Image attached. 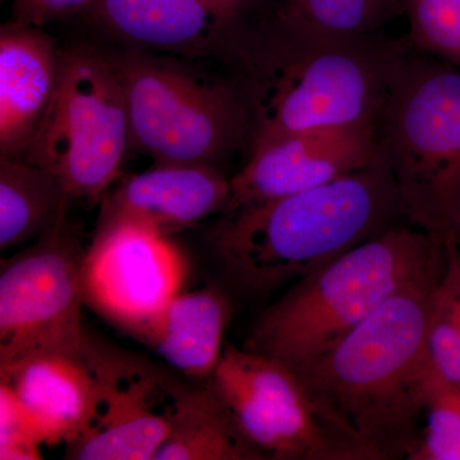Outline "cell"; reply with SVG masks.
I'll return each mask as SVG.
<instances>
[{
  "label": "cell",
  "instance_id": "obj_1",
  "mask_svg": "<svg viewBox=\"0 0 460 460\" xmlns=\"http://www.w3.org/2000/svg\"><path fill=\"white\" fill-rule=\"evenodd\" d=\"M447 265L402 288L334 347L293 368L320 416L362 460L410 459L420 443L434 378L429 313Z\"/></svg>",
  "mask_w": 460,
  "mask_h": 460
},
{
  "label": "cell",
  "instance_id": "obj_2",
  "mask_svg": "<svg viewBox=\"0 0 460 460\" xmlns=\"http://www.w3.org/2000/svg\"><path fill=\"white\" fill-rule=\"evenodd\" d=\"M399 210L394 181L378 155L316 189L224 214L211 244L230 279L266 295L389 228Z\"/></svg>",
  "mask_w": 460,
  "mask_h": 460
},
{
  "label": "cell",
  "instance_id": "obj_3",
  "mask_svg": "<svg viewBox=\"0 0 460 460\" xmlns=\"http://www.w3.org/2000/svg\"><path fill=\"white\" fill-rule=\"evenodd\" d=\"M447 261L440 239L422 229L389 226L296 280L257 319L244 349L293 370L334 347L399 290Z\"/></svg>",
  "mask_w": 460,
  "mask_h": 460
},
{
  "label": "cell",
  "instance_id": "obj_4",
  "mask_svg": "<svg viewBox=\"0 0 460 460\" xmlns=\"http://www.w3.org/2000/svg\"><path fill=\"white\" fill-rule=\"evenodd\" d=\"M376 137L402 213L445 243L460 210V68L398 48Z\"/></svg>",
  "mask_w": 460,
  "mask_h": 460
},
{
  "label": "cell",
  "instance_id": "obj_5",
  "mask_svg": "<svg viewBox=\"0 0 460 460\" xmlns=\"http://www.w3.org/2000/svg\"><path fill=\"white\" fill-rule=\"evenodd\" d=\"M286 40L257 69L253 148L330 127L376 126L398 48L281 26Z\"/></svg>",
  "mask_w": 460,
  "mask_h": 460
},
{
  "label": "cell",
  "instance_id": "obj_6",
  "mask_svg": "<svg viewBox=\"0 0 460 460\" xmlns=\"http://www.w3.org/2000/svg\"><path fill=\"white\" fill-rule=\"evenodd\" d=\"M109 58L122 84L129 145L155 164L215 166L246 138L250 108L232 87L136 50Z\"/></svg>",
  "mask_w": 460,
  "mask_h": 460
},
{
  "label": "cell",
  "instance_id": "obj_7",
  "mask_svg": "<svg viewBox=\"0 0 460 460\" xmlns=\"http://www.w3.org/2000/svg\"><path fill=\"white\" fill-rule=\"evenodd\" d=\"M129 145L122 84L111 58L90 48L62 53L53 100L23 160L54 172L69 199L100 204Z\"/></svg>",
  "mask_w": 460,
  "mask_h": 460
},
{
  "label": "cell",
  "instance_id": "obj_8",
  "mask_svg": "<svg viewBox=\"0 0 460 460\" xmlns=\"http://www.w3.org/2000/svg\"><path fill=\"white\" fill-rule=\"evenodd\" d=\"M84 253L63 222L3 265L0 366L84 349Z\"/></svg>",
  "mask_w": 460,
  "mask_h": 460
},
{
  "label": "cell",
  "instance_id": "obj_9",
  "mask_svg": "<svg viewBox=\"0 0 460 460\" xmlns=\"http://www.w3.org/2000/svg\"><path fill=\"white\" fill-rule=\"evenodd\" d=\"M210 381L265 459L362 460L323 420L284 363L228 344Z\"/></svg>",
  "mask_w": 460,
  "mask_h": 460
},
{
  "label": "cell",
  "instance_id": "obj_10",
  "mask_svg": "<svg viewBox=\"0 0 460 460\" xmlns=\"http://www.w3.org/2000/svg\"><path fill=\"white\" fill-rule=\"evenodd\" d=\"M84 353L98 378L95 413L83 434L66 445L75 460H155L171 431L181 386L137 358L90 339Z\"/></svg>",
  "mask_w": 460,
  "mask_h": 460
},
{
  "label": "cell",
  "instance_id": "obj_11",
  "mask_svg": "<svg viewBox=\"0 0 460 460\" xmlns=\"http://www.w3.org/2000/svg\"><path fill=\"white\" fill-rule=\"evenodd\" d=\"M189 261L171 235L135 224L96 229L84 251V304L129 334L183 290Z\"/></svg>",
  "mask_w": 460,
  "mask_h": 460
},
{
  "label": "cell",
  "instance_id": "obj_12",
  "mask_svg": "<svg viewBox=\"0 0 460 460\" xmlns=\"http://www.w3.org/2000/svg\"><path fill=\"white\" fill-rule=\"evenodd\" d=\"M378 155L376 126L311 129L272 141L253 148L230 180L223 214L316 189L374 164Z\"/></svg>",
  "mask_w": 460,
  "mask_h": 460
},
{
  "label": "cell",
  "instance_id": "obj_13",
  "mask_svg": "<svg viewBox=\"0 0 460 460\" xmlns=\"http://www.w3.org/2000/svg\"><path fill=\"white\" fill-rule=\"evenodd\" d=\"M229 198L230 180L215 166L155 164L108 190L96 229L128 223L172 237L224 213Z\"/></svg>",
  "mask_w": 460,
  "mask_h": 460
},
{
  "label": "cell",
  "instance_id": "obj_14",
  "mask_svg": "<svg viewBox=\"0 0 460 460\" xmlns=\"http://www.w3.org/2000/svg\"><path fill=\"white\" fill-rule=\"evenodd\" d=\"M0 381L13 390L45 444L74 443L95 413L98 378L84 347L81 352L40 354L0 366Z\"/></svg>",
  "mask_w": 460,
  "mask_h": 460
},
{
  "label": "cell",
  "instance_id": "obj_15",
  "mask_svg": "<svg viewBox=\"0 0 460 460\" xmlns=\"http://www.w3.org/2000/svg\"><path fill=\"white\" fill-rule=\"evenodd\" d=\"M56 42L36 26L14 22L0 31V151L23 159L56 93Z\"/></svg>",
  "mask_w": 460,
  "mask_h": 460
},
{
  "label": "cell",
  "instance_id": "obj_16",
  "mask_svg": "<svg viewBox=\"0 0 460 460\" xmlns=\"http://www.w3.org/2000/svg\"><path fill=\"white\" fill-rule=\"evenodd\" d=\"M89 13L132 47L181 54L210 49L237 20L208 0H99Z\"/></svg>",
  "mask_w": 460,
  "mask_h": 460
},
{
  "label": "cell",
  "instance_id": "obj_17",
  "mask_svg": "<svg viewBox=\"0 0 460 460\" xmlns=\"http://www.w3.org/2000/svg\"><path fill=\"white\" fill-rule=\"evenodd\" d=\"M230 317L228 299L215 288L181 290L128 335L175 370L208 383L222 359Z\"/></svg>",
  "mask_w": 460,
  "mask_h": 460
},
{
  "label": "cell",
  "instance_id": "obj_18",
  "mask_svg": "<svg viewBox=\"0 0 460 460\" xmlns=\"http://www.w3.org/2000/svg\"><path fill=\"white\" fill-rule=\"evenodd\" d=\"M261 459L210 380L201 387L181 386L171 431L155 460Z\"/></svg>",
  "mask_w": 460,
  "mask_h": 460
},
{
  "label": "cell",
  "instance_id": "obj_19",
  "mask_svg": "<svg viewBox=\"0 0 460 460\" xmlns=\"http://www.w3.org/2000/svg\"><path fill=\"white\" fill-rule=\"evenodd\" d=\"M68 195L54 172L17 157L0 159V248L40 238L65 222Z\"/></svg>",
  "mask_w": 460,
  "mask_h": 460
},
{
  "label": "cell",
  "instance_id": "obj_20",
  "mask_svg": "<svg viewBox=\"0 0 460 460\" xmlns=\"http://www.w3.org/2000/svg\"><path fill=\"white\" fill-rule=\"evenodd\" d=\"M405 11V0H284L280 25L325 38H362Z\"/></svg>",
  "mask_w": 460,
  "mask_h": 460
},
{
  "label": "cell",
  "instance_id": "obj_21",
  "mask_svg": "<svg viewBox=\"0 0 460 460\" xmlns=\"http://www.w3.org/2000/svg\"><path fill=\"white\" fill-rule=\"evenodd\" d=\"M447 270L434 296L428 328L432 372L460 389V253L447 242Z\"/></svg>",
  "mask_w": 460,
  "mask_h": 460
},
{
  "label": "cell",
  "instance_id": "obj_22",
  "mask_svg": "<svg viewBox=\"0 0 460 460\" xmlns=\"http://www.w3.org/2000/svg\"><path fill=\"white\" fill-rule=\"evenodd\" d=\"M414 47L460 68V0H405Z\"/></svg>",
  "mask_w": 460,
  "mask_h": 460
},
{
  "label": "cell",
  "instance_id": "obj_23",
  "mask_svg": "<svg viewBox=\"0 0 460 460\" xmlns=\"http://www.w3.org/2000/svg\"><path fill=\"white\" fill-rule=\"evenodd\" d=\"M426 411L428 428L410 459L460 460V389L434 375Z\"/></svg>",
  "mask_w": 460,
  "mask_h": 460
},
{
  "label": "cell",
  "instance_id": "obj_24",
  "mask_svg": "<svg viewBox=\"0 0 460 460\" xmlns=\"http://www.w3.org/2000/svg\"><path fill=\"white\" fill-rule=\"evenodd\" d=\"M40 429L7 384L0 381V459H41Z\"/></svg>",
  "mask_w": 460,
  "mask_h": 460
},
{
  "label": "cell",
  "instance_id": "obj_25",
  "mask_svg": "<svg viewBox=\"0 0 460 460\" xmlns=\"http://www.w3.org/2000/svg\"><path fill=\"white\" fill-rule=\"evenodd\" d=\"M99 0H14L17 22L40 27L49 21L90 12Z\"/></svg>",
  "mask_w": 460,
  "mask_h": 460
},
{
  "label": "cell",
  "instance_id": "obj_26",
  "mask_svg": "<svg viewBox=\"0 0 460 460\" xmlns=\"http://www.w3.org/2000/svg\"><path fill=\"white\" fill-rule=\"evenodd\" d=\"M208 2L214 3L217 7L224 9L233 16L238 17L239 13L250 7L255 0H208Z\"/></svg>",
  "mask_w": 460,
  "mask_h": 460
},
{
  "label": "cell",
  "instance_id": "obj_27",
  "mask_svg": "<svg viewBox=\"0 0 460 460\" xmlns=\"http://www.w3.org/2000/svg\"><path fill=\"white\" fill-rule=\"evenodd\" d=\"M447 242H453L460 253V210L458 215H456V220H454L452 232H450V237Z\"/></svg>",
  "mask_w": 460,
  "mask_h": 460
}]
</instances>
